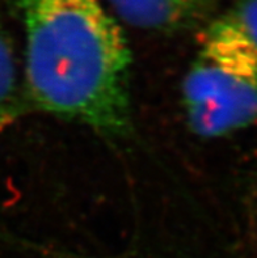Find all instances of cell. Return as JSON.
I'll list each match as a JSON object with an SVG mask.
<instances>
[{"label": "cell", "instance_id": "5", "mask_svg": "<svg viewBox=\"0 0 257 258\" xmlns=\"http://www.w3.org/2000/svg\"><path fill=\"white\" fill-rule=\"evenodd\" d=\"M222 17L257 55V0H240Z\"/></svg>", "mask_w": 257, "mask_h": 258}, {"label": "cell", "instance_id": "3", "mask_svg": "<svg viewBox=\"0 0 257 258\" xmlns=\"http://www.w3.org/2000/svg\"><path fill=\"white\" fill-rule=\"evenodd\" d=\"M121 20L135 28L175 32L197 23L213 0H104Z\"/></svg>", "mask_w": 257, "mask_h": 258}, {"label": "cell", "instance_id": "4", "mask_svg": "<svg viewBox=\"0 0 257 258\" xmlns=\"http://www.w3.org/2000/svg\"><path fill=\"white\" fill-rule=\"evenodd\" d=\"M20 89L13 47L0 20V130L17 117Z\"/></svg>", "mask_w": 257, "mask_h": 258}, {"label": "cell", "instance_id": "1", "mask_svg": "<svg viewBox=\"0 0 257 258\" xmlns=\"http://www.w3.org/2000/svg\"><path fill=\"white\" fill-rule=\"evenodd\" d=\"M21 10L33 104L102 134H125L131 56L104 0H21Z\"/></svg>", "mask_w": 257, "mask_h": 258}, {"label": "cell", "instance_id": "2", "mask_svg": "<svg viewBox=\"0 0 257 258\" xmlns=\"http://www.w3.org/2000/svg\"><path fill=\"white\" fill-rule=\"evenodd\" d=\"M182 105L199 137H223L257 119V55L222 16L202 34L182 83Z\"/></svg>", "mask_w": 257, "mask_h": 258}]
</instances>
